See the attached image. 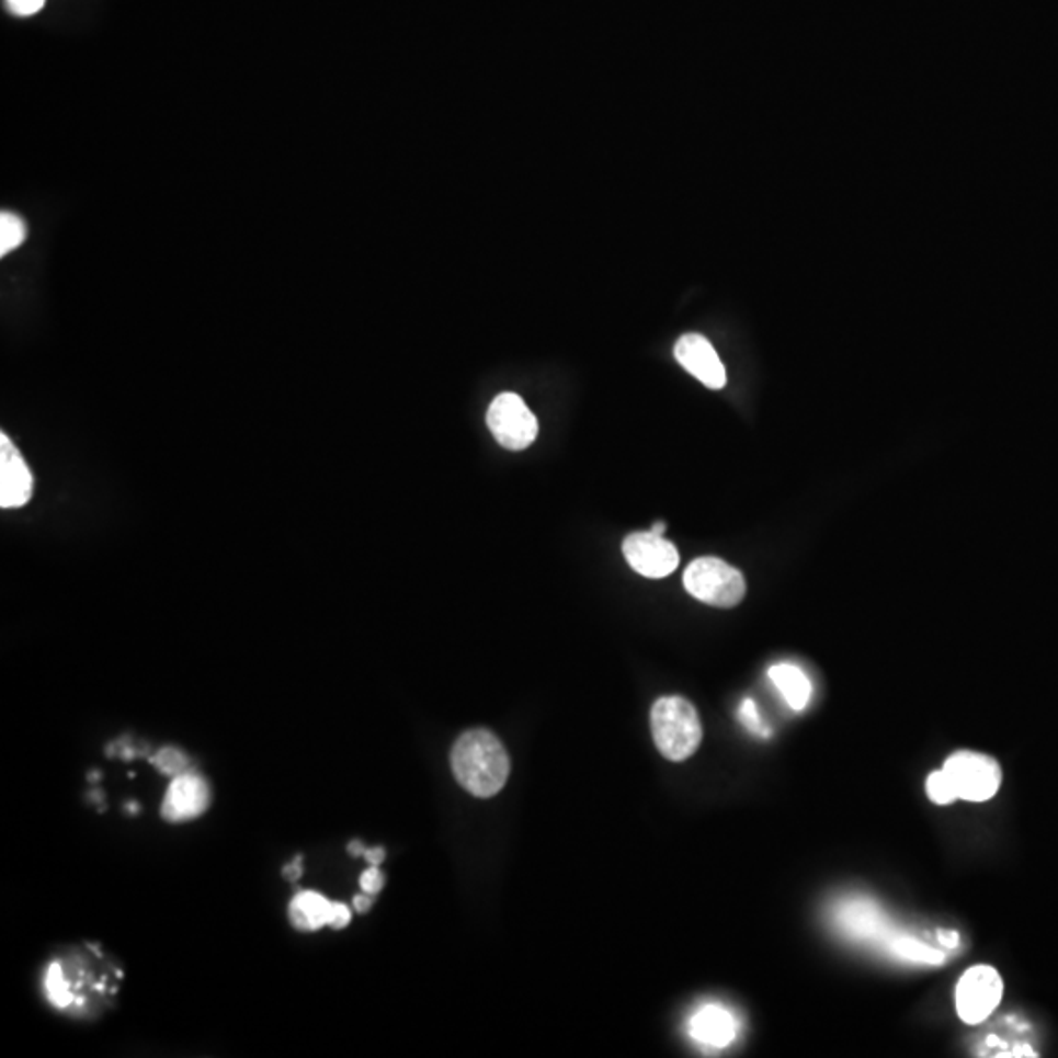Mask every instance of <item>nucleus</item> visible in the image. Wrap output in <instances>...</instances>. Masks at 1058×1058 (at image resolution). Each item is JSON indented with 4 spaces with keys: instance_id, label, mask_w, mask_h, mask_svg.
Here are the masks:
<instances>
[{
    "instance_id": "15",
    "label": "nucleus",
    "mask_w": 1058,
    "mask_h": 1058,
    "mask_svg": "<svg viewBox=\"0 0 1058 1058\" xmlns=\"http://www.w3.org/2000/svg\"><path fill=\"white\" fill-rule=\"evenodd\" d=\"M26 240V224L12 212L0 214V255H9L10 251L20 248Z\"/></svg>"
},
{
    "instance_id": "6",
    "label": "nucleus",
    "mask_w": 1058,
    "mask_h": 1058,
    "mask_svg": "<svg viewBox=\"0 0 1058 1058\" xmlns=\"http://www.w3.org/2000/svg\"><path fill=\"white\" fill-rule=\"evenodd\" d=\"M488 430L510 452H522L537 437V418L515 393L498 395L488 408Z\"/></svg>"
},
{
    "instance_id": "4",
    "label": "nucleus",
    "mask_w": 1058,
    "mask_h": 1058,
    "mask_svg": "<svg viewBox=\"0 0 1058 1058\" xmlns=\"http://www.w3.org/2000/svg\"><path fill=\"white\" fill-rule=\"evenodd\" d=\"M943 771L948 774L955 786L958 800L986 801L992 800L1002 786V766L994 756L976 753V751H958L948 756Z\"/></svg>"
},
{
    "instance_id": "3",
    "label": "nucleus",
    "mask_w": 1058,
    "mask_h": 1058,
    "mask_svg": "<svg viewBox=\"0 0 1058 1058\" xmlns=\"http://www.w3.org/2000/svg\"><path fill=\"white\" fill-rule=\"evenodd\" d=\"M684 589L709 606L733 607L747 592L743 574L718 557H702L684 571Z\"/></svg>"
},
{
    "instance_id": "28",
    "label": "nucleus",
    "mask_w": 1058,
    "mask_h": 1058,
    "mask_svg": "<svg viewBox=\"0 0 1058 1058\" xmlns=\"http://www.w3.org/2000/svg\"><path fill=\"white\" fill-rule=\"evenodd\" d=\"M350 853L353 856L365 855V849H363L360 841H355V843H350Z\"/></svg>"
},
{
    "instance_id": "9",
    "label": "nucleus",
    "mask_w": 1058,
    "mask_h": 1058,
    "mask_svg": "<svg viewBox=\"0 0 1058 1058\" xmlns=\"http://www.w3.org/2000/svg\"><path fill=\"white\" fill-rule=\"evenodd\" d=\"M674 357L702 385L719 390L726 387V367L714 345L699 333H686L674 345Z\"/></svg>"
},
{
    "instance_id": "25",
    "label": "nucleus",
    "mask_w": 1058,
    "mask_h": 1058,
    "mask_svg": "<svg viewBox=\"0 0 1058 1058\" xmlns=\"http://www.w3.org/2000/svg\"><path fill=\"white\" fill-rule=\"evenodd\" d=\"M937 937L945 947H958V938L960 937H958L957 931L938 930Z\"/></svg>"
},
{
    "instance_id": "20",
    "label": "nucleus",
    "mask_w": 1058,
    "mask_h": 1058,
    "mask_svg": "<svg viewBox=\"0 0 1058 1058\" xmlns=\"http://www.w3.org/2000/svg\"><path fill=\"white\" fill-rule=\"evenodd\" d=\"M739 718H741V721H743V724H746L751 731L761 733V736H766V733H769V731H766V727H764L763 719H761L759 712H756L755 702H753V699H746V702L741 704V709H739Z\"/></svg>"
},
{
    "instance_id": "8",
    "label": "nucleus",
    "mask_w": 1058,
    "mask_h": 1058,
    "mask_svg": "<svg viewBox=\"0 0 1058 1058\" xmlns=\"http://www.w3.org/2000/svg\"><path fill=\"white\" fill-rule=\"evenodd\" d=\"M211 806V790L201 774H179L169 784L161 804V816L171 823H183L203 816Z\"/></svg>"
},
{
    "instance_id": "16",
    "label": "nucleus",
    "mask_w": 1058,
    "mask_h": 1058,
    "mask_svg": "<svg viewBox=\"0 0 1058 1058\" xmlns=\"http://www.w3.org/2000/svg\"><path fill=\"white\" fill-rule=\"evenodd\" d=\"M44 986H46V994L47 998H49V1002H52V1005L59 1008V1010L69 1008V1005L75 1002L73 992L69 990V985H67V980H65L64 968H61L59 963H52V965H49Z\"/></svg>"
},
{
    "instance_id": "1",
    "label": "nucleus",
    "mask_w": 1058,
    "mask_h": 1058,
    "mask_svg": "<svg viewBox=\"0 0 1058 1058\" xmlns=\"http://www.w3.org/2000/svg\"><path fill=\"white\" fill-rule=\"evenodd\" d=\"M452 766L457 783L477 798L497 796L510 774L507 749L487 729H473L457 739Z\"/></svg>"
},
{
    "instance_id": "7",
    "label": "nucleus",
    "mask_w": 1058,
    "mask_h": 1058,
    "mask_svg": "<svg viewBox=\"0 0 1058 1058\" xmlns=\"http://www.w3.org/2000/svg\"><path fill=\"white\" fill-rule=\"evenodd\" d=\"M624 555L629 567L647 579H664L679 567V551L663 535L637 532L627 535Z\"/></svg>"
},
{
    "instance_id": "26",
    "label": "nucleus",
    "mask_w": 1058,
    "mask_h": 1058,
    "mask_svg": "<svg viewBox=\"0 0 1058 1058\" xmlns=\"http://www.w3.org/2000/svg\"><path fill=\"white\" fill-rule=\"evenodd\" d=\"M365 858H367L368 865L378 866L385 861V849H380V846L365 849Z\"/></svg>"
},
{
    "instance_id": "10",
    "label": "nucleus",
    "mask_w": 1058,
    "mask_h": 1058,
    "mask_svg": "<svg viewBox=\"0 0 1058 1058\" xmlns=\"http://www.w3.org/2000/svg\"><path fill=\"white\" fill-rule=\"evenodd\" d=\"M34 492V477L9 435L0 433V507L22 508Z\"/></svg>"
},
{
    "instance_id": "13",
    "label": "nucleus",
    "mask_w": 1058,
    "mask_h": 1058,
    "mask_svg": "<svg viewBox=\"0 0 1058 1058\" xmlns=\"http://www.w3.org/2000/svg\"><path fill=\"white\" fill-rule=\"evenodd\" d=\"M333 902L318 892L296 894L288 906V918L298 931H318L330 923Z\"/></svg>"
},
{
    "instance_id": "18",
    "label": "nucleus",
    "mask_w": 1058,
    "mask_h": 1058,
    "mask_svg": "<svg viewBox=\"0 0 1058 1058\" xmlns=\"http://www.w3.org/2000/svg\"><path fill=\"white\" fill-rule=\"evenodd\" d=\"M925 790H928V796L933 804H938V806H948L953 801L958 800L957 792H955V786L951 783L948 774L938 769V771H933V773L928 776V783H925Z\"/></svg>"
},
{
    "instance_id": "29",
    "label": "nucleus",
    "mask_w": 1058,
    "mask_h": 1058,
    "mask_svg": "<svg viewBox=\"0 0 1058 1058\" xmlns=\"http://www.w3.org/2000/svg\"><path fill=\"white\" fill-rule=\"evenodd\" d=\"M664 527H667V525H664L663 522H657V524H653V527H651V532L657 535H663Z\"/></svg>"
},
{
    "instance_id": "2",
    "label": "nucleus",
    "mask_w": 1058,
    "mask_h": 1058,
    "mask_svg": "<svg viewBox=\"0 0 1058 1058\" xmlns=\"http://www.w3.org/2000/svg\"><path fill=\"white\" fill-rule=\"evenodd\" d=\"M651 731L661 755L674 763L686 761L702 743V721L691 702L681 696L659 698L651 708Z\"/></svg>"
},
{
    "instance_id": "27",
    "label": "nucleus",
    "mask_w": 1058,
    "mask_h": 1058,
    "mask_svg": "<svg viewBox=\"0 0 1058 1058\" xmlns=\"http://www.w3.org/2000/svg\"><path fill=\"white\" fill-rule=\"evenodd\" d=\"M353 906H355V910L360 911V913H365V911L373 906L371 894L365 892L360 894V896H355V898H353Z\"/></svg>"
},
{
    "instance_id": "19",
    "label": "nucleus",
    "mask_w": 1058,
    "mask_h": 1058,
    "mask_svg": "<svg viewBox=\"0 0 1058 1058\" xmlns=\"http://www.w3.org/2000/svg\"><path fill=\"white\" fill-rule=\"evenodd\" d=\"M149 761L156 764L159 773L173 776V778L189 771V759H186L179 749H173V747L161 749V751H159L156 756H151Z\"/></svg>"
},
{
    "instance_id": "14",
    "label": "nucleus",
    "mask_w": 1058,
    "mask_h": 1058,
    "mask_svg": "<svg viewBox=\"0 0 1058 1058\" xmlns=\"http://www.w3.org/2000/svg\"><path fill=\"white\" fill-rule=\"evenodd\" d=\"M769 679L781 691L792 709L806 708L811 698V682L796 664L778 663L769 669Z\"/></svg>"
},
{
    "instance_id": "12",
    "label": "nucleus",
    "mask_w": 1058,
    "mask_h": 1058,
    "mask_svg": "<svg viewBox=\"0 0 1058 1058\" xmlns=\"http://www.w3.org/2000/svg\"><path fill=\"white\" fill-rule=\"evenodd\" d=\"M1027 1031H1029V1027L1017 1022V1017H1005L1003 1031L988 1033L980 1043L976 1055H980V1057H1037L1039 1053L1035 1050L1029 1040L1025 1039L1027 1035H1023Z\"/></svg>"
},
{
    "instance_id": "5",
    "label": "nucleus",
    "mask_w": 1058,
    "mask_h": 1058,
    "mask_svg": "<svg viewBox=\"0 0 1058 1058\" xmlns=\"http://www.w3.org/2000/svg\"><path fill=\"white\" fill-rule=\"evenodd\" d=\"M1003 998V980L994 967L968 968L955 988L958 1017L968 1025H980L998 1010Z\"/></svg>"
},
{
    "instance_id": "24",
    "label": "nucleus",
    "mask_w": 1058,
    "mask_h": 1058,
    "mask_svg": "<svg viewBox=\"0 0 1058 1058\" xmlns=\"http://www.w3.org/2000/svg\"><path fill=\"white\" fill-rule=\"evenodd\" d=\"M300 856H296L295 861L291 865H286L283 868V875H285L286 880H298L303 876V866H300Z\"/></svg>"
},
{
    "instance_id": "23",
    "label": "nucleus",
    "mask_w": 1058,
    "mask_h": 1058,
    "mask_svg": "<svg viewBox=\"0 0 1058 1058\" xmlns=\"http://www.w3.org/2000/svg\"><path fill=\"white\" fill-rule=\"evenodd\" d=\"M351 921V910L345 906V903H335L332 906V913H330V928L333 930H343L348 928V923Z\"/></svg>"
},
{
    "instance_id": "17",
    "label": "nucleus",
    "mask_w": 1058,
    "mask_h": 1058,
    "mask_svg": "<svg viewBox=\"0 0 1058 1058\" xmlns=\"http://www.w3.org/2000/svg\"><path fill=\"white\" fill-rule=\"evenodd\" d=\"M894 953L898 957L910 958L918 963H930V965H941L943 955L935 948L921 945L915 938H896L894 941Z\"/></svg>"
},
{
    "instance_id": "22",
    "label": "nucleus",
    "mask_w": 1058,
    "mask_h": 1058,
    "mask_svg": "<svg viewBox=\"0 0 1058 1058\" xmlns=\"http://www.w3.org/2000/svg\"><path fill=\"white\" fill-rule=\"evenodd\" d=\"M9 9L19 16H32L44 9L46 0H7Z\"/></svg>"
},
{
    "instance_id": "21",
    "label": "nucleus",
    "mask_w": 1058,
    "mask_h": 1058,
    "mask_svg": "<svg viewBox=\"0 0 1058 1058\" xmlns=\"http://www.w3.org/2000/svg\"><path fill=\"white\" fill-rule=\"evenodd\" d=\"M360 884L363 892L377 894L385 886V876L378 871V866H368L367 871L361 875Z\"/></svg>"
},
{
    "instance_id": "11",
    "label": "nucleus",
    "mask_w": 1058,
    "mask_h": 1058,
    "mask_svg": "<svg viewBox=\"0 0 1058 1058\" xmlns=\"http://www.w3.org/2000/svg\"><path fill=\"white\" fill-rule=\"evenodd\" d=\"M691 1035L708 1047L724 1049L736 1039V1017L721 1005H704L691 1020Z\"/></svg>"
}]
</instances>
